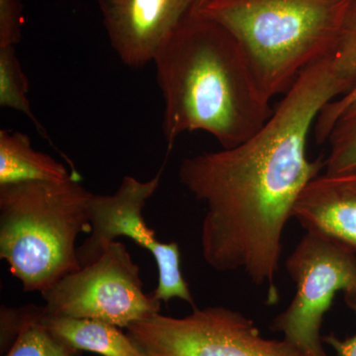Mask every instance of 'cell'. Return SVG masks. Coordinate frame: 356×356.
I'll return each instance as SVG.
<instances>
[{"mask_svg":"<svg viewBox=\"0 0 356 356\" xmlns=\"http://www.w3.org/2000/svg\"><path fill=\"white\" fill-rule=\"evenodd\" d=\"M332 57L298 77L261 130L242 144L184 159L178 177L206 205L201 252L218 273L242 271L266 291V303L280 301L276 274L282 236L300 194L325 168L310 161L312 127L327 103L344 95Z\"/></svg>","mask_w":356,"mask_h":356,"instance_id":"6da1fadb","label":"cell"},{"mask_svg":"<svg viewBox=\"0 0 356 356\" xmlns=\"http://www.w3.org/2000/svg\"><path fill=\"white\" fill-rule=\"evenodd\" d=\"M165 111L168 151L179 136L203 131L222 149L242 144L273 116L235 38L214 21L192 13L154 60Z\"/></svg>","mask_w":356,"mask_h":356,"instance_id":"7a4b0ae2","label":"cell"},{"mask_svg":"<svg viewBox=\"0 0 356 356\" xmlns=\"http://www.w3.org/2000/svg\"><path fill=\"white\" fill-rule=\"evenodd\" d=\"M353 0H208L193 13L235 38L268 98L332 57Z\"/></svg>","mask_w":356,"mask_h":356,"instance_id":"3957f363","label":"cell"},{"mask_svg":"<svg viewBox=\"0 0 356 356\" xmlns=\"http://www.w3.org/2000/svg\"><path fill=\"white\" fill-rule=\"evenodd\" d=\"M92 195L79 173L65 181L0 186V259L23 291H46L81 268L76 243L90 233Z\"/></svg>","mask_w":356,"mask_h":356,"instance_id":"277c9868","label":"cell"},{"mask_svg":"<svg viewBox=\"0 0 356 356\" xmlns=\"http://www.w3.org/2000/svg\"><path fill=\"white\" fill-rule=\"evenodd\" d=\"M296 291L289 306L274 318L273 332L306 356H329L323 348L325 313L343 293L346 305L356 306V252L320 234L307 232L285 262Z\"/></svg>","mask_w":356,"mask_h":356,"instance_id":"5b68a950","label":"cell"},{"mask_svg":"<svg viewBox=\"0 0 356 356\" xmlns=\"http://www.w3.org/2000/svg\"><path fill=\"white\" fill-rule=\"evenodd\" d=\"M126 330L145 356H306L285 339H264L252 320L222 306L184 318L159 313Z\"/></svg>","mask_w":356,"mask_h":356,"instance_id":"8992f818","label":"cell"},{"mask_svg":"<svg viewBox=\"0 0 356 356\" xmlns=\"http://www.w3.org/2000/svg\"><path fill=\"white\" fill-rule=\"evenodd\" d=\"M41 294L49 315L93 318L120 329L161 312V301L143 290L139 266L117 241L95 264L65 276Z\"/></svg>","mask_w":356,"mask_h":356,"instance_id":"52a82bcc","label":"cell"},{"mask_svg":"<svg viewBox=\"0 0 356 356\" xmlns=\"http://www.w3.org/2000/svg\"><path fill=\"white\" fill-rule=\"evenodd\" d=\"M161 170L147 181L126 175L114 194L95 195L90 200V236L77 247L81 267L90 266L119 236H128L153 255L159 269V284L154 298L168 303L181 299L196 308L188 283L181 271L180 248L177 243H161L143 217V209L158 191Z\"/></svg>","mask_w":356,"mask_h":356,"instance_id":"ba28073f","label":"cell"},{"mask_svg":"<svg viewBox=\"0 0 356 356\" xmlns=\"http://www.w3.org/2000/svg\"><path fill=\"white\" fill-rule=\"evenodd\" d=\"M197 3L198 0H98L112 48L124 65L135 69L154 63Z\"/></svg>","mask_w":356,"mask_h":356,"instance_id":"9c48e42d","label":"cell"},{"mask_svg":"<svg viewBox=\"0 0 356 356\" xmlns=\"http://www.w3.org/2000/svg\"><path fill=\"white\" fill-rule=\"evenodd\" d=\"M307 232L320 234L356 252V172L318 175L293 209Z\"/></svg>","mask_w":356,"mask_h":356,"instance_id":"30bf717a","label":"cell"},{"mask_svg":"<svg viewBox=\"0 0 356 356\" xmlns=\"http://www.w3.org/2000/svg\"><path fill=\"white\" fill-rule=\"evenodd\" d=\"M41 322L54 336L79 351L102 356H145L120 327L102 321L49 315L44 311Z\"/></svg>","mask_w":356,"mask_h":356,"instance_id":"8fae6325","label":"cell"},{"mask_svg":"<svg viewBox=\"0 0 356 356\" xmlns=\"http://www.w3.org/2000/svg\"><path fill=\"white\" fill-rule=\"evenodd\" d=\"M77 175L49 154L33 149L27 135L0 131V186L28 181L60 182Z\"/></svg>","mask_w":356,"mask_h":356,"instance_id":"7c38bea8","label":"cell"},{"mask_svg":"<svg viewBox=\"0 0 356 356\" xmlns=\"http://www.w3.org/2000/svg\"><path fill=\"white\" fill-rule=\"evenodd\" d=\"M28 90L29 83L16 56L15 47L0 48V106L26 115L39 133L49 140L44 126L33 114Z\"/></svg>","mask_w":356,"mask_h":356,"instance_id":"4fadbf2b","label":"cell"},{"mask_svg":"<svg viewBox=\"0 0 356 356\" xmlns=\"http://www.w3.org/2000/svg\"><path fill=\"white\" fill-rule=\"evenodd\" d=\"M44 307L33 305L31 314L26 321L10 350L4 356H79L81 351L72 348L54 336L43 324Z\"/></svg>","mask_w":356,"mask_h":356,"instance_id":"5bb4252c","label":"cell"},{"mask_svg":"<svg viewBox=\"0 0 356 356\" xmlns=\"http://www.w3.org/2000/svg\"><path fill=\"white\" fill-rule=\"evenodd\" d=\"M327 140L331 149L325 161V175L356 172V112L343 115Z\"/></svg>","mask_w":356,"mask_h":356,"instance_id":"9a60e30c","label":"cell"},{"mask_svg":"<svg viewBox=\"0 0 356 356\" xmlns=\"http://www.w3.org/2000/svg\"><path fill=\"white\" fill-rule=\"evenodd\" d=\"M332 67L346 95L356 86V0L348 9L341 38L332 56Z\"/></svg>","mask_w":356,"mask_h":356,"instance_id":"2e32d148","label":"cell"},{"mask_svg":"<svg viewBox=\"0 0 356 356\" xmlns=\"http://www.w3.org/2000/svg\"><path fill=\"white\" fill-rule=\"evenodd\" d=\"M356 102V86L337 100L327 103L318 114L315 123L316 142L323 144L329 139L332 128L353 103Z\"/></svg>","mask_w":356,"mask_h":356,"instance_id":"e0dca14e","label":"cell"},{"mask_svg":"<svg viewBox=\"0 0 356 356\" xmlns=\"http://www.w3.org/2000/svg\"><path fill=\"white\" fill-rule=\"evenodd\" d=\"M22 9L20 0H0V48L19 43Z\"/></svg>","mask_w":356,"mask_h":356,"instance_id":"ac0fdd59","label":"cell"},{"mask_svg":"<svg viewBox=\"0 0 356 356\" xmlns=\"http://www.w3.org/2000/svg\"><path fill=\"white\" fill-rule=\"evenodd\" d=\"M33 305L14 308L2 306L0 309V343L1 353L8 351L29 318Z\"/></svg>","mask_w":356,"mask_h":356,"instance_id":"d6986e66","label":"cell"},{"mask_svg":"<svg viewBox=\"0 0 356 356\" xmlns=\"http://www.w3.org/2000/svg\"><path fill=\"white\" fill-rule=\"evenodd\" d=\"M356 314V306L351 309ZM323 343L331 346L337 356H356V334L355 336L339 339L334 334L322 337Z\"/></svg>","mask_w":356,"mask_h":356,"instance_id":"ffe728a7","label":"cell"},{"mask_svg":"<svg viewBox=\"0 0 356 356\" xmlns=\"http://www.w3.org/2000/svg\"><path fill=\"white\" fill-rule=\"evenodd\" d=\"M350 112H356V102L353 103V104L351 105L350 108H348V110H346V112H344L343 115L346 113H350Z\"/></svg>","mask_w":356,"mask_h":356,"instance_id":"44dd1931","label":"cell"},{"mask_svg":"<svg viewBox=\"0 0 356 356\" xmlns=\"http://www.w3.org/2000/svg\"><path fill=\"white\" fill-rule=\"evenodd\" d=\"M207 1H208V0H198L197 6H196L195 10H196V9H198L199 7L202 6L203 4L206 3V2H207ZM195 10H194V11H195ZM194 11H193V13H194Z\"/></svg>","mask_w":356,"mask_h":356,"instance_id":"7402d4cb","label":"cell"}]
</instances>
